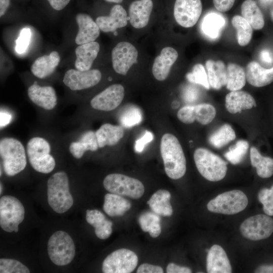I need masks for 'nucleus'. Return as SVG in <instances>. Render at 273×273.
I'll list each match as a JSON object with an SVG mask.
<instances>
[{
  "label": "nucleus",
  "mask_w": 273,
  "mask_h": 273,
  "mask_svg": "<svg viewBox=\"0 0 273 273\" xmlns=\"http://www.w3.org/2000/svg\"><path fill=\"white\" fill-rule=\"evenodd\" d=\"M160 152L167 175L172 179L182 177L186 171V160L177 138L171 133L164 134L160 142Z\"/></svg>",
  "instance_id": "f257e3e1"
},
{
  "label": "nucleus",
  "mask_w": 273,
  "mask_h": 273,
  "mask_svg": "<svg viewBox=\"0 0 273 273\" xmlns=\"http://www.w3.org/2000/svg\"><path fill=\"white\" fill-rule=\"evenodd\" d=\"M48 202L52 209L58 213H63L73 204L69 192V180L64 171L53 174L47 181Z\"/></svg>",
  "instance_id": "f03ea898"
},
{
  "label": "nucleus",
  "mask_w": 273,
  "mask_h": 273,
  "mask_svg": "<svg viewBox=\"0 0 273 273\" xmlns=\"http://www.w3.org/2000/svg\"><path fill=\"white\" fill-rule=\"evenodd\" d=\"M0 155L5 173L12 176L19 173L27 164L26 152L20 141L4 138L0 141Z\"/></svg>",
  "instance_id": "7ed1b4c3"
},
{
  "label": "nucleus",
  "mask_w": 273,
  "mask_h": 273,
  "mask_svg": "<svg viewBox=\"0 0 273 273\" xmlns=\"http://www.w3.org/2000/svg\"><path fill=\"white\" fill-rule=\"evenodd\" d=\"M194 159L198 171L207 180L218 181L225 177L227 163L208 149H196L194 153Z\"/></svg>",
  "instance_id": "20e7f679"
},
{
  "label": "nucleus",
  "mask_w": 273,
  "mask_h": 273,
  "mask_svg": "<svg viewBox=\"0 0 273 273\" xmlns=\"http://www.w3.org/2000/svg\"><path fill=\"white\" fill-rule=\"evenodd\" d=\"M49 143L44 138L36 136L31 138L26 146V152L31 166L36 171L49 173L55 168L56 162L50 154Z\"/></svg>",
  "instance_id": "39448f33"
},
{
  "label": "nucleus",
  "mask_w": 273,
  "mask_h": 273,
  "mask_svg": "<svg viewBox=\"0 0 273 273\" xmlns=\"http://www.w3.org/2000/svg\"><path fill=\"white\" fill-rule=\"evenodd\" d=\"M48 253L56 265L64 266L70 263L75 254L74 242L70 236L63 231L54 233L48 242Z\"/></svg>",
  "instance_id": "423d86ee"
},
{
  "label": "nucleus",
  "mask_w": 273,
  "mask_h": 273,
  "mask_svg": "<svg viewBox=\"0 0 273 273\" xmlns=\"http://www.w3.org/2000/svg\"><path fill=\"white\" fill-rule=\"evenodd\" d=\"M104 188L110 193L139 199L144 194L145 188L139 180L119 173L107 175L103 180Z\"/></svg>",
  "instance_id": "0eeeda50"
},
{
  "label": "nucleus",
  "mask_w": 273,
  "mask_h": 273,
  "mask_svg": "<svg viewBox=\"0 0 273 273\" xmlns=\"http://www.w3.org/2000/svg\"><path fill=\"white\" fill-rule=\"evenodd\" d=\"M248 203L246 195L240 190H235L218 195L208 202L207 207L213 213L232 215L245 209Z\"/></svg>",
  "instance_id": "6e6552de"
},
{
  "label": "nucleus",
  "mask_w": 273,
  "mask_h": 273,
  "mask_svg": "<svg viewBox=\"0 0 273 273\" xmlns=\"http://www.w3.org/2000/svg\"><path fill=\"white\" fill-rule=\"evenodd\" d=\"M25 209L16 197L5 195L0 199V225L6 232H18L19 224L24 218Z\"/></svg>",
  "instance_id": "1a4fd4ad"
},
{
  "label": "nucleus",
  "mask_w": 273,
  "mask_h": 273,
  "mask_svg": "<svg viewBox=\"0 0 273 273\" xmlns=\"http://www.w3.org/2000/svg\"><path fill=\"white\" fill-rule=\"evenodd\" d=\"M138 263L136 254L131 250L122 248L108 255L102 263L104 273H130L135 268Z\"/></svg>",
  "instance_id": "9d476101"
},
{
  "label": "nucleus",
  "mask_w": 273,
  "mask_h": 273,
  "mask_svg": "<svg viewBox=\"0 0 273 273\" xmlns=\"http://www.w3.org/2000/svg\"><path fill=\"white\" fill-rule=\"evenodd\" d=\"M240 230L245 238L253 241L263 240L273 233V219L265 214L253 215L241 223Z\"/></svg>",
  "instance_id": "9b49d317"
},
{
  "label": "nucleus",
  "mask_w": 273,
  "mask_h": 273,
  "mask_svg": "<svg viewBox=\"0 0 273 273\" xmlns=\"http://www.w3.org/2000/svg\"><path fill=\"white\" fill-rule=\"evenodd\" d=\"M111 57L114 71L118 74L125 75L136 62L138 52L130 42L122 41L118 43L113 49Z\"/></svg>",
  "instance_id": "f8f14e48"
},
{
  "label": "nucleus",
  "mask_w": 273,
  "mask_h": 273,
  "mask_svg": "<svg viewBox=\"0 0 273 273\" xmlns=\"http://www.w3.org/2000/svg\"><path fill=\"white\" fill-rule=\"evenodd\" d=\"M101 78V72L98 69L80 71L71 69L66 72L63 81L71 90H80L97 85Z\"/></svg>",
  "instance_id": "ddd939ff"
},
{
  "label": "nucleus",
  "mask_w": 273,
  "mask_h": 273,
  "mask_svg": "<svg viewBox=\"0 0 273 273\" xmlns=\"http://www.w3.org/2000/svg\"><path fill=\"white\" fill-rule=\"evenodd\" d=\"M202 10L201 0H176L174 6V17L181 26H193L200 18Z\"/></svg>",
  "instance_id": "4468645a"
},
{
  "label": "nucleus",
  "mask_w": 273,
  "mask_h": 273,
  "mask_svg": "<svg viewBox=\"0 0 273 273\" xmlns=\"http://www.w3.org/2000/svg\"><path fill=\"white\" fill-rule=\"evenodd\" d=\"M124 96V87L120 84H114L95 96L90 100V103L94 109L110 111L119 106Z\"/></svg>",
  "instance_id": "2eb2a0df"
},
{
  "label": "nucleus",
  "mask_w": 273,
  "mask_h": 273,
  "mask_svg": "<svg viewBox=\"0 0 273 273\" xmlns=\"http://www.w3.org/2000/svg\"><path fill=\"white\" fill-rule=\"evenodd\" d=\"M27 94L34 104L46 110H51L57 105L56 92L51 86H41L34 82L29 87Z\"/></svg>",
  "instance_id": "dca6fc26"
},
{
  "label": "nucleus",
  "mask_w": 273,
  "mask_h": 273,
  "mask_svg": "<svg viewBox=\"0 0 273 273\" xmlns=\"http://www.w3.org/2000/svg\"><path fill=\"white\" fill-rule=\"evenodd\" d=\"M75 19L78 26L75 43L81 45L95 41L100 33V29L96 22L89 15L84 13L78 14Z\"/></svg>",
  "instance_id": "f3484780"
},
{
  "label": "nucleus",
  "mask_w": 273,
  "mask_h": 273,
  "mask_svg": "<svg viewBox=\"0 0 273 273\" xmlns=\"http://www.w3.org/2000/svg\"><path fill=\"white\" fill-rule=\"evenodd\" d=\"M177 58L178 53L176 50L170 47L164 48L153 64L152 73L155 79L159 81L165 80Z\"/></svg>",
  "instance_id": "a211bd4d"
},
{
  "label": "nucleus",
  "mask_w": 273,
  "mask_h": 273,
  "mask_svg": "<svg viewBox=\"0 0 273 273\" xmlns=\"http://www.w3.org/2000/svg\"><path fill=\"white\" fill-rule=\"evenodd\" d=\"M127 20L125 10L122 6L116 5L112 8L109 16H99L97 18L96 22L100 30L109 32L125 27L127 24Z\"/></svg>",
  "instance_id": "6ab92c4d"
},
{
  "label": "nucleus",
  "mask_w": 273,
  "mask_h": 273,
  "mask_svg": "<svg viewBox=\"0 0 273 273\" xmlns=\"http://www.w3.org/2000/svg\"><path fill=\"white\" fill-rule=\"evenodd\" d=\"M206 269L209 273H231L232 268L224 250L214 245L209 249L206 258Z\"/></svg>",
  "instance_id": "aec40b11"
},
{
  "label": "nucleus",
  "mask_w": 273,
  "mask_h": 273,
  "mask_svg": "<svg viewBox=\"0 0 273 273\" xmlns=\"http://www.w3.org/2000/svg\"><path fill=\"white\" fill-rule=\"evenodd\" d=\"M153 6L152 0H136L132 2L129 8L130 24L137 29L146 26L150 19Z\"/></svg>",
  "instance_id": "412c9836"
},
{
  "label": "nucleus",
  "mask_w": 273,
  "mask_h": 273,
  "mask_svg": "<svg viewBox=\"0 0 273 273\" xmlns=\"http://www.w3.org/2000/svg\"><path fill=\"white\" fill-rule=\"evenodd\" d=\"M256 106L254 98L245 91H231L225 97V108L231 114L240 113L242 110L251 109Z\"/></svg>",
  "instance_id": "4be33fe9"
},
{
  "label": "nucleus",
  "mask_w": 273,
  "mask_h": 273,
  "mask_svg": "<svg viewBox=\"0 0 273 273\" xmlns=\"http://www.w3.org/2000/svg\"><path fill=\"white\" fill-rule=\"evenodd\" d=\"M100 51V44L93 41L79 45L75 49L76 59L75 67L77 70L86 71L90 69Z\"/></svg>",
  "instance_id": "5701e85b"
},
{
  "label": "nucleus",
  "mask_w": 273,
  "mask_h": 273,
  "mask_svg": "<svg viewBox=\"0 0 273 273\" xmlns=\"http://www.w3.org/2000/svg\"><path fill=\"white\" fill-rule=\"evenodd\" d=\"M245 72L246 80L253 86L263 87L273 82V67L266 69L252 61L247 64Z\"/></svg>",
  "instance_id": "b1692460"
},
{
  "label": "nucleus",
  "mask_w": 273,
  "mask_h": 273,
  "mask_svg": "<svg viewBox=\"0 0 273 273\" xmlns=\"http://www.w3.org/2000/svg\"><path fill=\"white\" fill-rule=\"evenodd\" d=\"M60 57L57 51L37 58L32 64L31 71L37 78H44L51 75L59 65Z\"/></svg>",
  "instance_id": "393cba45"
},
{
  "label": "nucleus",
  "mask_w": 273,
  "mask_h": 273,
  "mask_svg": "<svg viewBox=\"0 0 273 273\" xmlns=\"http://www.w3.org/2000/svg\"><path fill=\"white\" fill-rule=\"evenodd\" d=\"M99 148L116 145L123 137L124 127L110 123L102 125L95 132Z\"/></svg>",
  "instance_id": "a878e982"
},
{
  "label": "nucleus",
  "mask_w": 273,
  "mask_h": 273,
  "mask_svg": "<svg viewBox=\"0 0 273 273\" xmlns=\"http://www.w3.org/2000/svg\"><path fill=\"white\" fill-rule=\"evenodd\" d=\"M86 220L95 228L96 236L100 239H106L112 233V222L107 219L105 215L97 209L87 210Z\"/></svg>",
  "instance_id": "bb28decb"
},
{
  "label": "nucleus",
  "mask_w": 273,
  "mask_h": 273,
  "mask_svg": "<svg viewBox=\"0 0 273 273\" xmlns=\"http://www.w3.org/2000/svg\"><path fill=\"white\" fill-rule=\"evenodd\" d=\"M99 148L95 132L88 130L81 135L79 141L71 143L69 149L74 158L80 159L86 151H96Z\"/></svg>",
  "instance_id": "cd10ccee"
},
{
  "label": "nucleus",
  "mask_w": 273,
  "mask_h": 273,
  "mask_svg": "<svg viewBox=\"0 0 273 273\" xmlns=\"http://www.w3.org/2000/svg\"><path fill=\"white\" fill-rule=\"evenodd\" d=\"M205 68L210 86L219 89L226 83V67L223 62L208 60Z\"/></svg>",
  "instance_id": "c85d7f7f"
},
{
  "label": "nucleus",
  "mask_w": 273,
  "mask_h": 273,
  "mask_svg": "<svg viewBox=\"0 0 273 273\" xmlns=\"http://www.w3.org/2000/svg\"><path fill=\"white\" fill-rule=\"evenodd\" d=\"M131 206L130 202L122 196L113 193L105 195L103 208L105 212L111 217L123 215Z\"/></svg>",
  "instance_id": "c756f323"
},
{
  "label": "nucleus",
  "mask_w": 273,
  "mask_h": 273,
  "mask_svg": "<svg viewBox=\"0 0 273 273\" xmlns=\"http://www.w3.org/2000/svg\"><path fill=\"white\" fill-rule=\"evenodd\" d=\"M171 194L166 190H159L153 194L147 204L156 214L169 216L172 214L173 209L170 203Z\"/></svg>",
  "instance_id": "7c9ffc66"
},
{
  "label": "nucleus",
  "mask_w": 273,
  "mask_h": 273,
  "mask_svg": "<svg viewBox=\"0 0 273 273\" xmlns=\"http://www.w3.org/2000/svg\"><path fill=\"white\" fill-rule=\"evenodd\" d=\"M242 16L255 30H260L264 25L263 14L253 0H246L241 7Z\"/></svg>",
  "instance_id": "2f4dec72"
},
{
  "label": "nucleus",
  "mask_w": 273,
  "mask_h": 273,
  "mask_svg": "<svg viewBox=\"0 0 273 273\" xmlns=\"http://www.w3.org/2000/svg\"><path fill=\"white\" fill-rule=\"evenodd\" d=\"M251 163L256 169L257 175L261 178H269L273 174V159L261 155L257 148H250Z\"/></svg>",
  "instance_id": "473e14b6"
},
{
  "label": "nucleus",
  "mask_w": 273,
  "mask_h": 273,
  "mask_svg": "<svg viewBox=\"0 0 273 273\" xmlns=\"http://www.w3.org/2000/svg\"><path fill=\"white\" fill-rule=\"evenodd\" d=\"M246 81V72L244 68L235 63L228 64L226 67V88L231 91L240 90L245 86Z\"/></svg>",
  "instance_id": "72a5a7b5"
},
{
  "label": "nucleus",
  "mask_w": 273,
  "mask_h": 273,
  "mask_svg": "<svg viewBox=\"0 0 273 273\" xmlns=\"http://www.w3.org/2000/svg\"><path fill=\"white\" fill-rule=\"evenodd\" d=\"M224 19L218 14L209 13L203 18L201 29L203 33L212 38H217L219 31L225 25Z\"/></svg>",
  "instance_id": "f704fd0d"
},
{
  "label": "nucleus",
  "mask_w": 273,
  "mask_h": 273,
  "mask_svg": "<svg viewBox=\"0 0 273 273\" xmlns=\"http://www.w3.org/2000/svg\"><path fill=\"white\" fill-rule=\"evenodd\" d=\"M232 24L236 29L238 44L242 47L247 46L251 41L253 34V28L251 25L239 15L233 17Z\"/></svg>",
  "instance_id": "c9c22d12"
},
{
  "label": "nucleus",
  "mask_w": 273,
  "mask_h": 273,
  "mask_svg": "<svg viewBox=\"0 0 273 273\" xmlns=\"http://www.w3.org/2000/svg\"><path fill=\"white\" fill-rule=\"evenodd\" d=\"M236 139V133L231 125L224 124L209 138V143L216 148H220Z\"/></svg>",
  "instance_id": "e433bc0d"
},
{
  "label": "nucleus",
  "mask_w": 273,
  "mask_h": 273,
  "mask_svg": "<svg viewBox=\"0 0 273 273\" xmlns=\"http://www.w3.org/2000/svg\"><path fill=\"white\" fill-rule=\"evenodd\" d=\"M160 218L158 214L151 212H145L139 218V222L142 230L145 232H149L152 238L158 237L161 232Z\"/></svg>",
  "instance_id": "4c0bfd02"
},
{
  "label": "nucleus",
  "mask_w": 273,
  "mask_h": 273,
  "mask_svg": "<svg viewBox=\"0 0 273 273\" xmlns=\"http://www.w3.org/2000/svg\"><path fill=\"white\" fill-rule=\"evenodd\" d=\"M216 115V110L210 104L203 103L192 105V117L194 121H197L202 125L211 123Z\"/></svg>",
  "instance_id": "58836bf2"
},
{
  "label": "nucleus",
  "mask_w": 273,
  "mask_h": 273,
  "mask_svg": "<svg viewBox=\"0 0 273 273\" xmlns=\"http://www.w3.org/2000/svg\"><path fill=\"white\" fill-rule=\"evenodd\" d=\"M143 119L141 109L134 105L125 108L119 116V122L125 128H130L139 124Z\"/></svg>",
  "instance_id": "ea45409f"
},
{
  "label": "nucleus",
  "mask_w": 273,
  "mask_h": 273,
  "mask_svg": "<svg viewBox=\"0 0 273 273\" xmlns=\"http://www.w3.org/2000/svg\"><path fill=\"white\" fill-rule=\"evenodd\" d=\"M249 143L246 140H241L237 142L235 145L231 147L225 153V158L232 164L240 163L247 152Z\"/></svg>",
  "instance_id": "a19ab883"
},
{
  "label": "nucleus",
  "mask_w": 273,
  "mask_h": 273,
  "mask_svg": "<svg viewBox=\"0 0 273 273\" xmlns=\"http://www.w3.org/2000/svg\"><path fill=\"white\" fill-rule=\"evenodd\" d=\"M186 78L191 83L200 84L207 89L210 88L206 71L201 64L195 65L192 71L186 74Z\"/></svg>",
  "instance_id": "79ce46f5"
},
{
  "label": "nucleus",
  "mask_w": 273,
  "mask_h": 273,
  "mask_svg": "<svg viewBox=\"0 0 273 273\" xmlns=\"http://www.w3.org/2000/svg\"><path fill=\"white\" fill-rule=\"evenodd\" d=\"M1 273H29L27 266L17 260L8 258L0 259Z\"/></svg>",
  "instance_id": "37998d69"
},
{
  "label": "nucleus",
  "mask_w": 273,
  "mask_h": 273,
  "mask_svg": "<svg viewBox=\"0 0 273 273\" xmlns=\"http://www.w3.org/2000/svg\"><path fill=\"white\" fill-rule=\"evenodd\" d=\"M258 199L263 205V210L269 216L273 215V185L270 189L263 188L258 193Z\"/></svg>",
  "instance_id": "c03bdc74"
},
{
  "label": "nucleus",
  "mask_w": 273,
  "mask_h": 273,
  "mask_svg": "<svg viewBox=\"0 0 273 273\" xmlns=\"http://www.w3.org/2000/svg\"><path fill=\"white\" fill-rule=\"evenodd\" d=\"M31 32L29 28L22 29L20 35L16 40L15 50L18 54H22L27 49L31 39Z\"/></svg>",
  "instance_id": "a18cd8bd"
},
{
  "label": "nucleus",
  "mask_w": 273,
  "mask_h": 273,
  "mask_svg": "<svg viewBox=\"0 0 273 273\" xmlns=\"http://www.w3.org/2000/svg\"><path fill=\"white\" fill-rule=\"evenodd\" d=\"M154 139V135L151 131L146 130L145 134L135 141L134 149L138 153H141L146 145L151 142Z\"/></svg>",
  "instance_id": "49530a36"
},
{
  "label": "nucleus",
  "mask_w": 273,
  "mask_h": 273,
  "mask_svg": "<svg viewBox=\"0 0 273 273\" xmlns=\"http://www.w3.org/2000/svg\"><path fill=\"white\" fill-rule=\"evenodd\" d=\"M163 269L161 266L149 263L141 264L136 270L137 273H163Z\"/></svg>",
  "instance_id": "de8ad7c7"
},
{
  "label": "nucleus",
  "mask_w": 273,
  "mask_h": 273,
  "mask_svg": "<svg viewBox=\"0 0 273 273\" xmlns=\"http://www.w3.org/2000/svg\"><path fill=\"white\" fill-rule=\"evenodd\" d=\"M235 0H213L214 6L219 12H225L233 6Z\"/></svg>",
  "instance_id": "09e8293b"
},
{
  "label": "nucleus",
  "mask_w": 273,
  "mask_h": 273,
  "mask_svg": "<svg viewBox=\"0 0 273 273\" xmlns=\"http://www.w3.org/2000/svg\"><path fill=\"white\" fill-rule=\"evenodd\" d=\"M167 273H191L192 270L187 267L181 266L173 263H170L166 267Z\"/></svg>",
  "instance_id": "8fccbe9b"
},
{
  "label": "nucleus",
  "mask_w": 273,
  "mask_h": 273,
  "mask_svg": "<svg viewBox=\"0 0 273 273\" xmlns=\"http://www.w3.org/2000/svg\"><path fill=\"white\" fill-rule=\"evenodd\" d=\"M50 6L55 10H63L70 2V0H47Z\"/></svg>",
  "instance_id": "3c124183"
},
{
  "label": "nucleus",
  "mask_w": 273,
  "mask_h": 273,
  "mask_svg": "<svg viewBox=\"0 0 273 273\" xmlns=\"http://www.w3.org/2000/svg\"><path fill=\"white\" fill-rule=\"evenodd\" d=\"M198 92L194 88H189L184 95L185 99L188 102H193L197 98Z\"/></svg>",
  "instance_id": "603ef678"
},
{
  "label": "nucleus",
  "mask_w": 273,
  "mask_h": 273,
  "mask_svg": "<svg viewBox=\"0 0 273 273\" xmlns=\"http://www.w3.org/2000/svg\"><path fill=\"white\" fill-rule=\"evenodd\" d=\"M11 115L8 113L5 112L3 111H1L0 113V124L1 128H2L7 124H8L11 119Z\"/></svg>",
  "instance_id": "864d4df0"
},
{
  "label": "nucleus",
  "mask_w": 273,
  "mask_h": 273,
  "mask_svg": "<svg viewBox=\"0 0 273 273\" xmlns=\"http://www.w3.org/2000/svg\"><path fill=\"white\" fill-rule=\"evenodd\" d=\"M255 272L273 273V264L260 265L255 269Z\"/></svg>",
  "instance_id": "5fc2aeb1"
},
{
  "label": "nucleus",
  "mask_w": 273,
  "mask_h": 273,
  "mask_svg": "<svg viewBox=\"0 0 273 273\" xmlns=\"http://www.w3.org/2000/svg\"><path fill=\"white\" fill-rule=\"evenodd\" d=\"M10 0H0V16L4 15L10 6Z\"/></svg>",
  "instance_id": "6e6d98bb"
},
{
  "label": "nucleus",
  "mask_w": 273,
  "mask_h": 273,
  "mask_svg": "<svg viewBox=\"0 0 273 273\" xmlns=\"http://www.w3.org/2000/svg\"><path fill=\"white\" fill-rule=\"evenodd\" d=\"M261 60L266 63H270L272 62V58L269 52L267 50H263L260 53Z\"/></svg>",
  "instance_id": "4d7b16f0"
},
{
  "label": "nucleus",
  "mask_w": 273,
  "mask_h": 273,
  "mask_svg": "<svg viewBox=\"0 0 273 273\" xmlns=\"http://www.w3.org/2000/svg\"><path fill=\"white\" fill-rule=\"evenodd\" d=\"M106 2L110 3H120L122 2L123 0H105Z\"/></svg>",
  "instance_id": "13d9d810"
},
{
  "label": "nucleus",
  "mask_w": 273,
  "mask_h": 273,
  "mask_svg": "<svg viewBox=\"0 0 273 273\" xmlns=\"http://www.w3.org/2000/svg\"><path fill=\"white\" fill-rule=\"evenodd\" d=\"M0 188H1V189H0V193H1V194H2V190H3V187H2V183H1Z\"/></svg>",
  "instance_id": "bf43d9fd"
}]
</instances>
